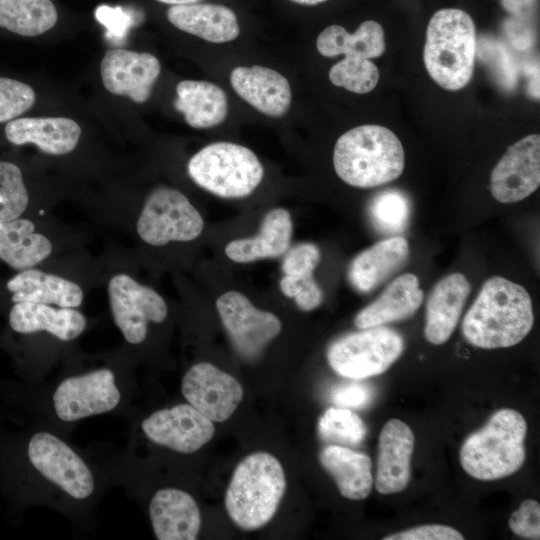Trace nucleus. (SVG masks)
Wrapping results in <instances>:
<instances>
[{"instance_id": "obj_1", "label": "nucleus", "mask_w": 540, "mask_h": 540, "mask_svg": "<svg viewBox=\"0 0 540 540\" xmlns=\"http://www.w3.org/2000/svg\"><path fill=\"white\" fill-rule=\"evenodd\" d=\"M534 324L527 290L504 277L487 279L461 325L464 339L482 349L507 348L520 343Z\"/></svg>"}, {"instance_id": "obj_2", "label": "nucleus", "mask_w": 540, "mask_h": 540, "mask_svg": "<svg viewBox=\"0 0 540 540\" xmlns=\"http://www.w3.org/2000/svg\"><path fill=\"white\" fill-rule=\"evenodd\" d=\"M333 164L350 186L372 188L397 179L405 166L398 137L380 125H361L341 135L334 146Z\"/></svg>"}, {"instance_id": "obj_3", "label": "nucleus", "mask_w": 540, "mask_h": 540, "mask_svg": "<svg viewBox=\"0 0 540 540\" xmlns=\"http://www.w3.org/2000/svg\"><path fill=\"white\" fill-rule=\"evenodd\" d=\"M286 489L279 460L264 451L243 458L233 471L225 494V508L242 530L265 526L275 515Z\"/></svg>"}, {"instance_id": "obj_4", "label": "nucleus", "mask_w": 540, "mask_h": 540, "mask_svg": "<svg viewBox=\"0 0 540 540\" xmlns=\"http://www.w3.org/2000/svg\"><path fill=\"white\" fill-rule=\"evenodd\" d=\"M527 422L515 409L494 412L487 423L470 434L460 449V464L471 477L494 481L516 473L526 459Z\"/></svg>"}, {"instance_id": "obj_5", "label": "nucleus", "mask_w": 540, "mask_h": 540, "mask_svg": "<svg viewBox=\"0 0 540 540\" xmlns=\"http://www.w3.org/2000/svg\"><path fill=\"white\" fill-rule=\"evenodd\" d=\"M476 29L463 10H438L430 19L424 46V63L441 87L456 91L471 80L476 55Z\"/></svg>"}, {"instance_id": "obj_6", "label": "nucleus", "mask_w": 540, "mask_h": 540, "mask_svg": "<svg viewBox=\"0 0 540 540\" xmlns=\"http://www.w3.org/2000/svg\"><path fill=\"white\" fill-rule=\"evenodd\" d=\"M187 171L198 186L222 198L250 195L264 175L263 166L252 150L225 141L209 144L194 154Z\"/></svg>"}, {"instance_id": "obj_7", "label": "nucleus", "mask_w": 540, "mask_h": 540, "mask_svg": "<svg viewBox=\"0 0 540 540\" xmlns=\"http://www.w3.org/2000/svg\"><path fill=\"white\" fill-rule=\"evenodd\" d=\"M404 340L395 330L371 327L344 335L327 350V361L339 375L365 379L387 371L401 356Z\"/></svg>"}, {"instance_id": "obj_8", "label": "nucleus", "mask_w": 540, "mask_h": 540, "mask_svg": "<svg viewBox=\"0 0 540 540\" xmlns=\"http://www.w3.org/2000/svg\"><path fill=\"white\" fill-rule=\"evenodd\" d=\"M203 228V218L188 198L167 186L150 192L136 226L140 238L154 246L194 240Z\"/></svg>"}, {"instance_id": "obj_9", "label": "nucleus", "mask_w": 540, "mask_h": 540, "mask_svg": "<svg viewBox=\"0 0 540 540\" xmlns=\"http://www.w3.org/2000/svg\"><path fill=\"white\" fill-rule=\"evenodd\" d=\"M108 296L114 322L131 344L145 340L149 322L161 323L167 317L164 299L127 274L110 279Z\"/></svg>"}, {"instance_id": "obj_10", "label": "nucleus", "mask_w": 540, "mask_h": 540, "mask_svg": "<svg viewBox=\"0 0 540 540\" xmlns=\"http://www.w3.org/2000/svg\"><path fill=\"white\" fill-rule=\"evenodd\" d=\"M28 457L35 469L75 499L94 491V477L83 459L63 440L49 432H38L28 444Z\"/></svg>"}, {"instance_id": "obj_11", "label": "nucleus", "mask_w": 540, "mask_h": 540, "mask_svg": "<svg viewBox=\"0 0 540 540\" xmlns=\"http://www.w3.org/2000/svg\"><path fill=\"white\" fill-rule=\"evenodd\" d=\"M216 308L233 346L244 358L257 357L282 328L276 315L257 309L237 291L222 294Z\"/></svg>"}, {"instance_id": "obj_12", "label": "nucleus", "mask_w": 540, "mask_h": 540, "mask_svg": "<svg viewBox=\"0 0 540 540\" xmlns=\"http://www.w3.org/2000/svg\"><path fill=\"white\" fill-rule=\"evenodd\" d=\"M120 399L114 373L107 368L66 378L53 394L56 415L64 422L109 412Z\"/></svg>"}, {"instance_id": "obj_13", "label": "nucleus", "mask_w": 540, "mask_h": 540, "mask_svg": "<svg viewBox=\"0 0 540 540\" xmlns=\"http://www.w3.org/2000/svg\"><path fill=\"white\" fill-rule=\"evenodd\" d=\"M181 391L188 403L212 422L230 418L243 398L240 383L208 362L197 363L185 373Z\"/></svg>"}, {"instance_id": "obj_14", "label": "nucleus", "mask_w": 540, "mask_h": 540, "mask_svg": "<svg viewBox=\"0 0 540 540\" xmlns=\"http://www.w3.org/2000/svg\"><path fill=\"white\" fill-rule=\"evenodd\" d=\"M540 184V136L528 135L511 145L492 170L490 191L500 203H516Z\"/></svg>"}, {"instance_id": "obj_15", "label": "nucleus", "mask_w": 540, "mask_h": 540, "mask_svg": "<svg viewBox=\"0 0 540 540\" xmlns=\"http://www.w3.org/2000/svg\"><path fill=\"white\" fill-rule=\"evenodd\" d=\"M141 428L152 442L184 454L199 450L215 432L213 422L189 403L152 413Z\"/></svg>"}, {"instance_id": "obj_16", "label": "nucleus", "mask_w": 540, "mask_h": 540, "mask_svg": "<svg viewBox=\"0 0 540 540\" xmlns=\"http://www.w3.org/2000/svg\"><path fill=\"white\" fill-rule=\"evenodd\" d=\"M100 72L108 92L144 103L160 75L161 65L150 53L110 49L101 61Z\"/></svg>"}, {"instance_id": "obj_17", "label": "nucleus", "mask_w": 540, "mask_h": 540, "mask_svg": "<svg viewBox=\"0 0 540 540\" xmlns=\"http://www.w3.org/2000/svg\"><path fill=\"white\" fill-rule=\"evenodd\" d=\"M415 438L411 428L393 418L382 427L378 438L375 488L380 494H395L409 484Z\"/></svg>"}, {"instance_id": "obj_18", "label": "nucleus", "mask_w": 540, "mask_h": 540, "mask_svg": "<svg viewBox=\"0 0 540 540\" xmlns=\"http://www.w3.org/2000/svg\"><path fill=\"white\" fill-rule=\"evenodd\" d=\"M235 93L260 113L283 117L292 103L289 81L278 71L260 65L239 66L230 74Z\"/></svg>"}, {"instance_id": "obj_19", "label": "nucleus", "mask_w": 540, "mask_h": 540, "mask_svg": "<svg viewBox=\"0 0 540 540\" xmlns=\"http://www.w3.org/2000/svg\"><path fill=\"white\" fill-rule=\"evenodd\" d=\"M149 515L159 540H194L199 534V507L194 498L183 490H158L150 501Z\"/></svg>"}, {"instance_id": "obj_20", "label": "nucleus", "mask_w": 540, "mask_h": 540, "mask_svg": "<svg viewBox=\"0 0 540 540\" xmlns=\"http://www.w3.org/2000/svg\"><path fill=\"white\" fill-rule=\"evenodd\" d=\"M471 286L462 273H451L433 287L426 302L424 336L433 345L444 344L454 332Z\"/></svg>"}, {"instance_id": "obj_21", "label": "nucleus", "mask_w": 540, "mask_h": 540, "mask_svg": "<svg viewBox=\"0 0 540 540\" xmlns=\"http://www.w3.org/2000/svg\"><path fill=\"white\" fill-rule=\"evenodd\" d=\"M4 132L12 144L31 143L51 155L71 152L81 136L78 123L66 117H19L7 122Z\"/></svg>"}, {"instance_id": "obj_22", "label": "nucleus", "mask_w": 540, "mask_h": 540, "mask_svg": "<svg viewBox=\"0 0 540 540\" xmlns=\"http://www.w3.org/2000/svg\"><path fill=\"white\" fill-rule=\"evenodd\" d=\"M166 15L169 22L179 30L211 43L231 42L240 34L236 14L224 5H173L169 7Z\"/></svg>"}, {"instance_id": "obj_23", "label": "nucleus", "mask_w": 540, "mask_h": 540, "mask_svg": "<svg viewBox=\"0 0 540 540\" xmlns=\"http://www.w3.org/2000/svg\"><path fill=\"white\" fill-rule=\"evenodd\" d=\"M423 302L419 280L412 273H404L394 279L383 293L363 308L354 318L359 329L384 326L411 318Z\"/></svg>"}, {"instance_id": "obj_24", "label": "nucleus", "mask_w": 540, "mask_h": 540, "mask_svg": "<svg viewBox=\"0 0 540 540\" xmlns=\"http://www.w3.org/2000/svg\"><path fill=\"white\" fill-rule=\"evenodd\" d=\"M409 257V244L401 236L380 240L351 262L348 279L361 293H369L397 272Z\"/></svg>"}, {"instance_id": "obj_25", "label": "nucleus", "mask_w": 540, "mask_h": 540, "mask_svg": "<svg viewBox=\"0 0 540 540\" xmlns=\"http://www.w3.org/2000/svg\"><path fill=\"white\" fill-rule=\"evenodd\" d=\"M9 324L18 333L46 331L62 341H70L84 331L86 318L75 308L17 302L10 310Z\"/></svg>"}, {"instance_id": "obj_26", "label": "nucleus", "mask_w": 540, "mask_h": 540, "mask_svg": "<svg viewBox=\"0 0 540 540\" xmlns=\"http://www.w3.org/2000/svg\"><path fill=\"white\" fill-rule=\"evenodd\" d=\"M318 458L344 498L363 500L369 496L374 479L372 462L367 454L329 444L320 451Z\"/></svg>"}, {"instance_id": "obj_27", "label": "nucleus", "mask_w": 540, "mask_h": 540, "mask_svg": "<svg viewBox=\"0 0 540 540\" xmlns=\"http://www.w3.org/2000/svg\"><path fill=\"white\" fill-rule=\"evenodd\" d=\"M176 95L174 108L183 114L185 122L192 128H213L227 118V95L215 83L183 80L176 86Z\"/></svg>"}, {"instance_id": "obj_28", "label": "nucleus", "mask_w": 540, "mask_h": 540, "mask_svg": "<svg viewBox=\"0 0 540 540\" xmlns=\"http://www.w3.org/2000/svg\"><path fill=\"white\" fill-rule=\"evenodd\" d=\"M293 223L289 211L275 208L269 211L253 238L237 239L225 247L226 256L239 263L281 256L289 247Z\"/></svg>"}, {"instance_id": "obj_29", "label": "nucleus", "mask_w": 540, "mask_h": 540, "mask_svg": "<svg viewBox=\"0 0 540 540\" xmlns=\"http://www.w3.org/2000/svg\"><path fill=\"white\" fill-rule=\"evenodd\" d=\"M7 289L13 294L14 303L35 302L77 308L83 300V291L75 282L33 268L11 278Z\"/></svg>"}, {"instance_id": "obj_30", "label": "nucleus", "mask_w": 540, "mask_h": 540, "mask_svg": "<svg viewBox=\"0 0 540 540\" xmlns=\"http://www.w3.org/2000/svg\"><path fill=\"white\" fill-rule=\"evenodd\" d=\"M51 252V242L35 232L32 221L17 218L0 222V259L11 268L21 271L32 268Z\"/></svg>"}, {"instance_id": "obj_31", "label": "nucleus", "mask_w": 540, "mask_h": 540, "mask_svg": "<svg viewBox=\"0 0 540 540\" xmlns=\"http://www.w3.org/2000/svg\"><path fill=\"white\" fill-rule=\"evenodd\" d=\"M316 48L325 57L344 55L376 58L385 50L384 31L373 20L362 22L354 33H348L340 25H330L318 35Z\"/></svg>"}, {"instance_id": "obj_32", "label": "nucleus", "mask_w": 540, "mask_h": 540, "mask_svg": "<svg viewBox=\"0 0 540 540\" xmlns=\"http://www.w3.org/2000/svg\"><path fill=\"white\" fill-rule=\"evenodd\" d=\"M51 0H0V27L21 36H37L56 24Z\"/></svg>"}, {"instance_id": "obj_33", "label": "nucleus", "mask_w": 540, "mask_h": 540, "mask_svg": "<svg viewBox=\"0 0 540 540\" xmlns=\"http://www.w3.org/2000/svg\"><path fill=\"white\" fill-rule=\"evenodd\" d=\"M318 435L329 444L358 446L366 437L363 420L348 408H329L318 420Z\"/></svg>"}, {"instance_id": "obj_34", "label": "nucleus", "mask_w": 540, "mask_h": 540, "mask_svg": "<svg viewBox=\"0 0 540 540\" xmlns=\"http://www.w3.org/2000/svg\"><path fill=\"white\" fill-rule=\"evenodd\" d=\"M331 83L346 90L364 94L372 91L378 83L379 71L367 58L345 56L329 71Z\"/></svg>"}, {"instance_id": "obj_35", "label": "nucleus", "mask_w": 540, "mask_h": 540, "mask_svg": "<svg viewBox=\"0 0 540 540\" xmlns=\"http://www.w3.org/2000/svg\"><path fill=\"white\" fill-rule=\"evenodd\" d=\"M370 217L374 225L386 233L403 231L408 223L410 204L399 190L388 189L377 194L370 203Z\"/></svg>"}, {"instance_id": "obj_36", "label": "nucleus", "mask_w": 540, "mask_h": 540, "mask_svg": "<svg viewBox=\"0 0 540 540\" xmlns=\"http://www.w3.org/2000/svg\"><path fill=\"white\" fill-rule=\"evenodd\" d=\"M28 202L20 168L13 163L0 161V222L19 218Z\"/></svg>"}, {"instance_id": "obj_37", "label": "nucleus", "mask_w": 540, "mask_h": 540, "mask_svg": "<svg viewBox=\"0 0 540 540\" xmlns=\"http://www.w3.org/2000/svg\"><path fill=\"white\" fill-rule=\"evenodd\" d=\"M35 100V92L28 84L0 77V123L18 118L34 105Z\"/></svg>"}, {"instance_id": "obj_38", "label": "nucleus", "mask_w": 540, "mask_h": 540, "mask_svg": "<svg viewBox=\"0 0 540 540\" xmlns=\"http://www.w3.org/2000/svg\"><path fill=\"white\" fill-rule=\"evenodd\" d=\"M280 289L287 297L294 298L297 306L303 311L314 310L323 299L322 291L313 275L306 277L284 275L280 281Z\"/></svg>"}, {"instance_id": "obj_39", "label": "nucleus", "mask_w": 540, "mask_h": 540, "mask_svg": "<svg viewBox=\"0 0 540 540\" xmlns=\"http://www.w3.org/2000/svg\"><path fill=\"white\" fill-rule=\"evenodd\" d=\"M319 260L320 251L316 245L312 243H301L293 247L286 254L282 269L287 276H311Z\"/></svg>"}, {"instance_id": "obj_40", "label": "nucleus", "mask_w": 540, "mask_h": 540, "mask_svg": "<svg viewBox=\"0 0 540 540\" xmlns=\"http://www.w3.org/2000/svg\"><path fill=\"white\" fill-rule=\"evenodd\" d=\"M510 530L525 539L540 538V505L534 499H525L509 517Z\"/></svg>"}, {"instance_id": "obj_41", "label": "nucleus", "mask_w": 540, "mask_h": 540, "mask_svg": "<svg viewBox=\"0 0 540 540\" xmlns=\"http://www.w3.org/2000/svg\"><path fill=\"white\" fill-rule=\"evenodd\" d=\"M95 17L106 28L107 39L118 45L124 42L128 30L133 24L130 13L121 7L100 5L95 10Z\"/></svg>"}, {"instance_id": "obj_42", "label": "nucleus", "mask_w": 540, "mask_h": 540, "mask_svg": "<svg viewBox=\"0 0 540 540\" xmlns=\"http://www.w3.org/2000/svg\"><path fill=\"white\" fill-rule=\"evenodd\" d=\"M383 540H463L457 529L443 524H425L385 536Z\"/></svg>"}, {"instance_id": "obj_43", "label": "nucleus", "mask_w": 540, "mask_h": 540, "mask_svg": "<svg viewBox=\"0 0 540 540\" xmlns=\"http://www.w3.org/2000/svg\"><path fill=\"white\" fill-rule=\"evenodd\" d=\"M494 47L496 52H494L490 42L482 43V54L489 60L499 81L506 87L512 88L517 78L513 59H511V56L500 43H494Z\"/></svg>"}, {"instance_id": "obj_44", "label": "nucleus", "mask_w": 540, "mask_h": 540, "mask_svg": "<svg viewBox=\"0 0 540 540\" xmlns=\"http://www.w3.org/2000/svg\"><path fill=\"white\" fill-rule=\"evenodd\" d=\"M372 390L361 383H347L335 387L331 392V401L342 408L360 409L369 404Z\"/></svg>"}, {"instance_id": "obj_45", "label": "nucleus", "mask_w": 540, "mask_h": 540, "mask_svg": "<svg viewBox=\"0 0 540 540\" xmlns=\"http://www.w3.org/2000/svg\"><path fill=\"white\" fill-rule=\"evenodd\" d=\"M513 20L505 24L506 33L516 48L526 50L534 41L533 33L525 21L515 18Z\"/></svg>"}, {"instance_id": "obj_46", "label": "nucleus", "mask_w": 540, "mask_h": 540, "mask_svg": "<svg viewBox=\"0 0 540 540\" xmlns=\"http://www.w3.org/2000/svg\"><path fill=\"white\" fill-rule=\"evenodd\" d=\"M501 3L515 19L527 21L534 13L536 0H501Z\"/></svg>"}, {"instance_id": "obj_47", "label": "nucleus", "mask_w": 540, "mask_h": 540, "mask_svg": "<svg viewBox=\"0 0 540 540\" xmlns=\"http://www.w3.org/2000/svg\"><path fill=\"white\" fill-rule=\"evenodd\" d=\"M539 69L538 67L534 68L532 73H530V80L528 82L529 93L534 98H539Z\"/></svg>"}, {"instance_id": "obj_48", "label": "nucleus", "mask_w": 540, "mask_h": 540, "mask_svg": "<svg viewBox=\"0 0 540 540\" xmlns=\"http://www.w3.org/2000/svg\"><path fill=\"white\" fill-rule=\"evenodd\" d=\"M156 1L173 6V5L194 4V3L200 2L201 0H156Z\"/></svg>"}, {"instance_id": "obj_49", "label": "nucleus", "mask_w": 540, "mask_h": 540, "mask_svg": "<svg viewBox=\"0 0 540 540\" xmlns=\"http://www.w3.org/2000/svg\"><path fill=\"white\" fill-rule=\"evenodd\" d=\"M290 1L299 5L313 6V5H317L322 2H325L327 0H290Z\"/></svg>"}]
</instances>
